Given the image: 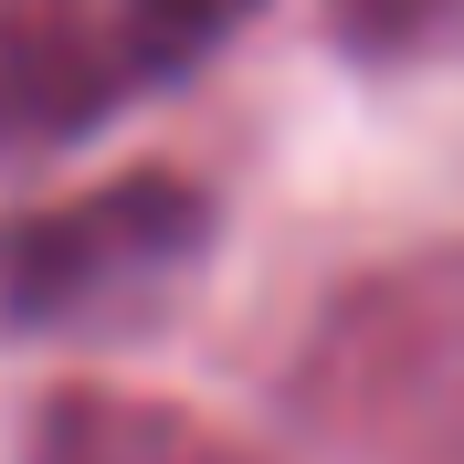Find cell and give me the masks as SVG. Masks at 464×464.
<instances>
[{
	"label": "cell",
	"mask_w": 464,
	"mask_h": 464,
	"mask_svg": "<svg viewBox=\"0 0 464 464\" xmlns=\"http://www.w3.org/2000/svg\"><path fill=\"white\" fill-rule=\"evenodd\" d=\"M22 464H254L243 443H222L211 422H190L179 401H148V391H106V380H74L32 411Z\"/></svg>",
	"instance_id": "obj_3"
},
{
	"label": "cell",
	"mask_w": 464,
	"mask_h": 464,
	"mask_svg": "<svg viewBox=\"0 0 464 464\" xmlns=\"http://www.w3.org/2000/svg\"><path fill=\"white\" fill-rule=\"evenodd\" d=\"M295 464H464V243L380 264L306 327L285 380Z\"/></svg>",
	"instance_id": "obj_1"
},
{
	"label": "cell",
	"mask_w": 464,
	"mask_h": 464,
	"mask_svg": "<svg viewBox=\"0 0 464 464\" xmlns=\"http://www.w3.org/2000/svg\"><path fill=\"white\" fill-rule=\"evenodd\" d=\"M211 232L222 201L190 169H127L63 201L0 211V348L148 327L211 264Z\"/></svg>",
	"instance_id": "obj_2"
},
{
	"label": "cell",
	"mask_w": 464,
	"mask_h": 464,
	"mask_svg": "<svg viewBox=\"0 0 464 464\" xmlns=\"http://www.w3.org/2000/svg\"><path fill=\"white\" fill-rule=\"evenodd\" d=\"M464 0H327V43L348 63H422Z\"/></svg>",
	"instance_id": "obj_5"
},
{
	"label": "cell",
	"mask_w": 464,
	"mask_h": 464,
	"mask_svg": "<svg viewBox=\"0 0 464 464\" xmlns=\"http://www.w3.org/2000/svg\"><path fill=\"white\" fill-rule=\"evenodd\" d=\"M264 0H116L106 11V43H116V85L127 95H159L179 85L190 63H211L232 32L254 22Z\"/></svg>",
	"instance_id": "obj_4"
}]
</instances>
